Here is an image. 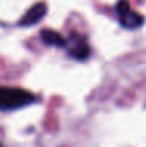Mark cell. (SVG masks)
<instances>
[{"mask_svg":"<svg viewBox=\"0 0 146 147\" xmlns=\"http://www.w3.org/2000/svg\"><path fill=\"white\" fill-rule=\"evenodd\" d=\"M35 102H36V97L30 91H25L22 88L0 86V111L19 110Z\"/></svg>","mask_w":146,"mask_h":147,"instance_id":"6da1fadb","label":"cell"},{"mask_svg":"<svg viewBox=\"0 0 146 147\" xmlns=\"http://www.w3.org/2000/svg\"><path fill=\"white\" fill-rule=\"evenodd\" d=\"M115 11H116L118 22H120L121 27H124L127 30H137L140 27H143L145 17L135 9H132L130 3L127 0H118L116 5H115Z\"/></svg>","mask_w":146,"mask_h":147,"instance_id":"7a4b0ae2","label":"cell"},{"mask_svg":"<svg viewBox=\"0 0 146 147\" xmlns=\"http://www.w3.org/2000/svg\"><path fill=\"white\" fill-rule=\"evenodd\" d=\"M66 49H68L69 55L72 58L79 59V61H83L90 57L91 50H90V45L85 41V38L80 36V34H72L69 38L68 44H66Z\"/></svg>","mask_w":146,"mask_h":147,"instance_id":"3957f363","label":"cell"},{"mask_svg":"<svg viewBox=\"0 0 146 147\" xmlns=\"http://www.w3.org/2000/svg\"><path fill=\"white\" fill-rule=\"evenodd\" d=\"M46 11H47V5L44 2H38L35 3L32 8L24 14V17L19 20V25L20 27H30V25H35L38 24L44 16H46Z\"/></svg>","mask_w":146,"mask_h":147,"instance_id":"277c9868","label":"cell"},{"mask_svg":"<svg viewBox=\"0 0 146 147\" xmlns=\"http://www.w3.org/2000/svg\"><path fill=\"white\" fill-rule=\"evenodd\" d=\"M41 39L47 45H52V47H66V44H68V41L60 33H57L54 30H49V28L41 31Z\"/></svg>","mask_w":146,"mask_h":147,"instance_id":"5b68a950","label":"cell"},{"mask_svg":"<svg viewBox=\"0 0 146 147\" xmlns=\"http://www.w3.org/2000/svg\"><path fill=\"white\" fill-rule=\"evenodd\" d=\"M0 147H2V146H0Z\"/></svg>","mask_w":146,"mask_h":147,"instance_id":"8992f818","label":"cell"}]
</instances>
